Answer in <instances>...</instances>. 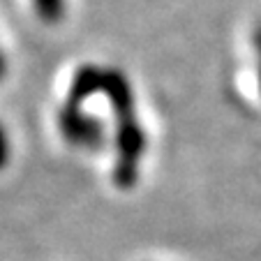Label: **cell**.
Listing matches in <instances>:
<instances>
[{
    "mask_svg": "<svg viewBox=\"0 0 261 261\" xmlns=\"http://www.w3.org/2000/svg\"><path fill=\"white\" fill-rule=\"evenodd\" d=\"M116 169L114 180L118 188L129 190L137 182L139 176V160L146 150V134L139 125L134 111L129 114H118V129H116Z\"/></svg>",
    "mask_w": 261,
    "mask_h": 261,
    "instance_id": "cell-1",
    "label": "cell"
},
{
    "mask_svg": "<svg viewBox=\"0 0 261 261\" xmlns=\"http://www.w3.org/2000/svg\"><path fill=\"white\" fill-rule=\"evenodd\" d=\"M60 134L67 139L72 146L79 148H99L104 143V125L99 118L88 116L81 111V107L65 104L63 111L58 114Z\"/></svg>",
    "mask_w": 261,
    "mask_h": 261,
    "instance_id": "cell-2",
    "label": "cell"
},
{
    "mask_svg": "<svg viewBox=\"0 0 261 261\" xmlns=\"http://www.w3.org/2000/svg\"><path fill=\"white\" fill-rule=\"evenodd\" d=\"M102 93L109 97L111 107H114L116 116L118 114H129L134 111V93L129 86L127 76L120 69H104V86Z\"/></svg>",
    "mask_w": 261,
    "mask_h": 261,
    "instance_id": "cell-3",
    "label": "cell"
},
{
    "mask_svg": "<svg viewBox=\"0 0 261 261\" xmlns=\"http://www.w3.org/2000/svg\"><path fill=\"white\" fill-rule=\"evenodd\" d=\"M102 86H104V69L95 67V65H84V67L76 69L72 84H69L67 104L81 107L88 97H93L97 90H102Z\"/></svg>",
    "mask_w": 261,
    "mask_h": 261,
    "instance_id": "cell-4",
    "label": "cell"
},
{
    "mask_svg": "<svg viewBox=\"0 0 261 261\" xmlns=\"http://www.w3.org/2000/svg\"><path fill=\"white\" fill-rule=\"evenodd\" d=\"M35 10L46 23H58L65 12V0H35Z\"/></svg>",
    "mask_w": 261,
    "mask_h": 261,
    "instance_id": "cell-5",
    "label": "cell"
},
{
    "mask_svg": "<svg viewBox=\"0 0 261 261\" xmlns=\"http://www.w3.org/2000/svg\"><path fill=\"white\" fill-rule=\"evenodd\" d=\"M7 160H10V141H7L5 129L0 127V169L7 164Z\"/></svg>",
    "mask_w": 261,
    "mask_h": 261,
    "instance_id": "cell-6",
    "label": "cell"
},
{
    "mask_svg": "<svg viewBox=\"0 0 261 261\" xmlns=\"http://www.w3.org/2000/svg\"><path fill=\"white\" fill-rule=\"evenodd\" d=\"M254 49H256V54H259V90H261V25L254 33Z\"/></svg>",
    "mask_w": 261,
    "mask_h": 261,
    "instance_id": "cell-7",
    "label": "cell"
}]
</instances>
